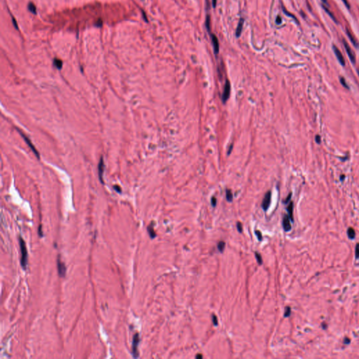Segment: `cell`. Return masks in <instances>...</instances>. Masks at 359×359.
<instances>
[{
	"label": "cell",
	"instance_id": "cell-1",
	"mask_svg": "<svg viewBox=\"0 0 359 359\" xmlns=\"http://www.w3.org/2000/svg\"><path fill=\"white\" fill-rule=\"evenodd\" d=\"M19 243H20L21 251V266L24 270H26L27 265H28V250H27L25 243L21 236H19Z\"/></svg>",
	"mask_w": 359,
	"mask_h": 359
},
{
	"label": "cell",
	"instance_id": "cell-2",
	"mask_svg": "<svg viewBox=\"0 0 359 359\" xmlns=\"http://www.w3.org/2000/svg\"><path fill=\"white\" fill-rule=\"evenodd\" d=\"M139 342H140L139 334L138 333L135 334L134 336H133V344H132V353H133V356L134 357V358H138V357L139 356V353H138V350Z\"/></svg>",
	"mask_w": 359,
	"mask_h": 359
},
{
	"label": "cell",
	"instance_id": "cell-3",
	"mask_svg": "<svg viewBox=\"0 0 359 359\" xmlns=\"http://www.w3.org/2000/svg\"><path fill=\"white\" fill-rule=\"evenodd\" d=\"M57 267H58V273H59L60 276L61 277H64L65 276V273H66V266H65V264L62 262L61 260H60V257H58V259H57Z\"/></svg>",
	"mask_w": 359,
	"mask_h": 359
},
{
	"label": "cell",
	"instance_id": "cell-4",
	"mask_svg": "<svg viewBox=\"0 0 359 359\" xmlns=\"http://www.w3.org/2000/svg\"><path fill=\"white\" fill-rule=\"evenodd\" d=\"M230 83L228 80H227L226 83H225V88H224L223 98H222V99H223V101L224 102H225L227 100H228L229 97H230Z\"/></svg>",
	"mask_w": 359,
	"mask_h": 359
},
{
	"label": "cell",
	"instance_id": "cell-5",
	"mask_svg": "<svg viewBox=\"0 0 359 359\" xmlns=\"http://www.w3.org/2000/svg\"><path fill=\"white\" fill-rule=\"evenodd\" d=\"M343 44H344V47H345L346 53H347L349 59L351 60V61L352 62V63L354 64L355 63H356V57H355L354 53H353L352 50H351V47L348 45V44L346 43V42L345 40H343Z\"/></svg>",
	"mask_w": 359,
	"mask_h": 359
},
{
	"label": "cell",
	"instance_id": "cell-6",
	"mask_svg": "<svg viewBox=\"0 0 359 359\" xmlns=\"http://www.w3.org/2000/svg\"><path fill=\"white\" fill-rule=\"evenodd\" d=\"M270 203H271V192H268L266 193L265 196L264 197V199L262 201V208L264 209V211H266V210L268 209V208H269Z\"/></svg>",
	"mask_w": 359,
	"mask_h": 359
},
{
	"label": "cell",
	"instance_id": "cell-7",
	"mask_svg": "<svg viewBox=\"0 0 359 359\" xmlns=\"http://www.w3.org/2000/svg\"><path fill=\"white\" fill-rule=\"evenodd\" d=\"M333 51L334 52H335V54L336 57H337V60H339V62L340 63L341 65L344 66V65H345V60H344V56H343L341 51H339V49L337 47H335V46H333Z\"/></svg>",
	"mask_w": 359,
	"mask_h": 359
},
{
	"label": "cell",
	"instance_id": "cell-8",
	"mask_svg": "<svg viewBox=\"0 0 359 359\" xmlns=\"http://www.w3.org/2000/svg\"><path fill=\"white\" fill-rule=\"evenodd\" d=\"M19 133H20L21 136H22L23 138V139L25 140V141L26 142L27 144H28V145H29V147H30V148H31V150H33V152H34V153H35V155H36L37 157L38 158V159H40V154H39V152H37V150H36V148H35V146H34L33 144H32V142L30 141V140L28 138V137L25 136L23 133H22V132H20H20H19Z\"/></svg>",
	"mask_w": 359,
	"mask_h": 359
},
{
	"label": "cell",
	"instance_id": "cell-9",
	"mask_svg": "<svg viewBox=\"0 0 359 359\" xmlns=\"http://www.w3.org/2000/svg\"><path fill=\"white\" fill-rule=\"evenodd\" d=\"M104 168H105V164H104V161H103L102 157L100 158V162H99L98 164V175H99V177H100V182L103 183V173H104Z\"/></svg>",
	"mask_w": 359,
	"mask_h": 359
},
{
	"label": "cell",
	"instance_id": "cell-10",
	"mask_svg": "<svg viewBox=\"0 0 359 359\" xmlns=\"http://www.w3.org/2000/svg\"><path fill=\"white\" fill-rule=\"evenodd\" d=\"M211 40H212L214 52L216 54H218L219 53V42H218L217 37L213 34H211Z\"/></svg>",
	"mask_w": 359,
	"mask_h": 359
},
{
	"label": "cell",
	"instance_id": "cell-11",
	"mask_svg": "<svg viewBox=\"0 0 359 359\" xmlns=\"http://www.w3.org/2000/svg\"><path fill=\"white\" fill-rule=\"evenodd\" d=\"M290 218L288 216H285L283 217V226L284 230L286 232H288L291 229L290 221Z\"/></svg>",
	"mask_w": 359,
	"mask_h": 359
},
{
	"label": "cell",
	"instance_id": "cell-12",
	"mask_svg": "<svg viewBox=\"0 0 359 359\" xmlns=\"http://www.w3.org/2000/svg\"><path fill=\"white\" fill-rule=\"evenodd\" d=\"M243 23H244V19L241 18L239 22V24H238L237 28H236V37H239L240 35H241V32H242Z\"/></svg>",
	"mask_w": 359,
	"mask_h": 359
},
{
	"label": "cell",
	"instance_id": "cell-13",
	"mask_svg": "<svg viewBox=\"0 0 359 359\" xmlns=\"http://www.w3.org/2000/svg\"><path fill=\"white\" fill-rule=\"evenodd\" d=\"M346 35H347L348 37H349L350 41L351 42V43L353 44V46H354L355 47L358 48V43L357 42V41L355 40V38L352 36L351 33H350V31L348 29H346Z\"/></svg>",
	"mask_w": 359,
	"mask_h": 359
},
{
	"label": "cell",
	"instance_id": "cell-14",
	"mask_svg": "<svg viewBox=\"0 0 359 359\" xmlns=\"http://www.w3.org/2000/svg\"><path fill=\"white\" fill-rule=\"evenodd\" d=\"M287 210H288V216H289L290 219L292 220V221H293V202H290V204L287 208Z\"/></svg>",
	"mask_w": 359,
	"mask_h": 359
},
{
	"label": "cell",
	"instance_id": "cell-15",
	"mask_svg": "<svg viewBox=\"0 0 359 359\" xmlns=\"http://www.w3.org/2000/svg\"><path fill=\"white\" fill-rule=\"evenodd\" d=\"M347 234H348V236H349V239H354L355 236H356V232H355V230H353L352 227H349V228L348 229Z\"/></svg>",
	"mask_w": 359,
	"mask_h": 359
},
{
	"label": "cell",
	"instance_id": "cell-16",
	"mask_svg": "<svg viewBox=\"0 0 359 359\" xmlns=\"http://www.w3.org/2000/svg\"><path fill=\"white\" fill-rule=\"evenodd\" d=\"M147 231H148V233L149 234H150V237L152 238V239H154L156 236V233L154 230L153 226H152V225H150V226L147 227Z\"/></svg>",
	"mask_w": 359,
	"mask_h": 359
},
{
	"label": "cell",
	"instance_id": "cell-17",
	"mask_svg": "<svg viewBox=\"0 0 359 359\" xmlns=\"http://www.w3.org/2000/svg\"><path fill=\"white\" fill-rule=\"evenodd\" d=\"M53 63H54V65L58 69H61L62 66H63V62H62L60 60L58 59V58H55L54 61H53Z\"/></svg>",
	"mask_w": 359,
	"mask_h": 359
},
{
	"label": "cell",
	"instance_id": "cell-18",
	"mask_svg": "<svg viewBox=\"0 0 359 359\" xmlns=\"http://www.w3.org/2000/svg\"><path fill=\"white\" fill-rule=\"evenodd\" d=\"M323 8H324V10H325V11H326L327 12V13H328V14H329V16H330V17H331V18H333V20L334 21H335V22H336V23H337V19H336V18H335V16H334V15H333V13H332V12H331V11H330L329 9H328V8H327V7H326V6H325V5H323Z\"/></svg>",
	"mask_w": 359,
	"mask_h": 359
},
{
	"label": "cell",
	"instance_id": "cell-19",
	"mask_svg": "<svg viewBox=\"0 0 359 359\" xmlns=\"http://www.w3.org/2000/svg\"><path fill=\"white\" fill-rule=\"evenodd\" d=\"M205 23L206 28H207L208 31L210 33V29H211V17H210L208 15H207V16H206Z\"/></svg>",
	"mask_w": 359,
	"mask_h": 359
},
{
	"label": "cell",
	"instance_id": "cell-20",
	"mask_svg": "<svg viewBox=\"0 0 359 359\" xmlns=\"http://www.w3.org/2000/svg\"><path fill=\"white\" fill-rule=\"evenodd\" d=\"M28 9L30 12H32L33 13H36V6H35V4L33 3H30L29 4H28Z\"/></svg>",
	"mask_w": 359,
	"mask_h": 359
},
{
	"label": "cell",
	"instance_id": "cell-21",
	"mask_svg": "<svg viewBox=\"0 0 359 359\" xmlns=\"http://www.w3.org/2000/svg\"><path fill=\"white\" fill-rule=\"evenodd\" d=\"M226 197H227V200L228 201L231 202L233 199V194L232 193V192H231L230 189H227L226 192Z\"/></svg>",
	"mask_w": 359,
	"mask_h": 359
},
{
	"label": "cell",
	"instance_id": "cell-22",
	"mask_svg": "<svg viewBox=\"0 0 359 359\" xmlns=\"http://www.w3.org/2000/svg\"><path fill=\"white\" fill-rule=\"evenodd\" d=\"M225 243L224 242V241H220V242L218 243V250H219L220 252H223L224 249H225Z\"/></svg>",
	"mask_w": 359,
	"mask_h": 359
},
{
	"label": "cell",
	"instance_id": "cell-23",
	"mask_svg": "<svg viewBox=\"0 0 359 359\" xmlns=\"http://www.w3.org/2000/svg\"><path fill=\"white\" fill-rule=\"evenodd\" d=\"M255 257H256L257 262L259 263V264H262V257H261V255L258 254L257 253H255Z\"/></svg>",
	"mask_w": 359,
	"mask_h": 359
},
{
	"label": "cell",
	"instance_id": "cell-24",
	"mask_svg": "<svg viewBox=\"0 0 359 359\" xmlns=\"http://www.w3.org/2000/svg\"><path fill=\"white\" fill-rule=\"evenodd\" d=\"M355 256L356 258H359V243L356 245V249H355Z\"/></svg>",
	"mask_w": 359,
	"mask_h": 359
},
{
	"label": "cell",
	"instance_id": "cell-25",
	"mask_svg": "<svg viewBox=\"0 0 359 359\" xmlns=\"http://www.w3.org/2000/svg\"><path fill=\"white\" fill-rule=\"evenodd\" d=\"M290 307H287V308L286 309V312L285 314H284V316H285V317H288V316H290Z\"/></svg>",
	"mask_w": 359,
	"mask_h": 359
},
{
	"label": "cell",
	"instance_id": "cell-26",
	"mask_svg": "<svg viewBox=\"0 0 359 359\" xmlns=\"http://www.w3.org/2000/svg\"><path fill=\"white\" fill-rule=\"evenodd\" d=\"M255 234H256V235H257V239H258L259 241H261V240L262 239V234H261L260 232H259V231H255Z\"/></svg>",
	"mask_w": 359,
	"mask_h": 359
},
{
	"label": "cell",
	"instance_id": "cell-27",
	"mask_svg": "<svg viewBox=\"0 0 359 359\" xmlns=\"http://www.w3.org/2000/svg\"><path fill=\"white\" fill-rule=\"evenodd\" d=\"M236 226H237L238 231H239V232H242V225H241V223H237V225H236Z\"/></svg>",
	"mask_w": 359,
	"mask_h": 359
},
{
	"label": "cell",
	"instance_id": "cell-28",
	"mask_svg": "<svg viewBox=\"0 0 359 359\" xmlns=\"http://www.w3.org/2000/svg\"><path fill=\"white\" fill-rule=\"evenodd\" d=\"M213 323H214L215 326H217V325H218V318H217L216 316H215V315L213 316Z\"/></svg>",
	"mask_w": 359,
	"mask_h": 359
},
{
	"label": "cell",
	"instance_id": "cell-29",
	"mask_svg": "<svg viewBox=\"0 0 359 359\" xmlns=\"http://www.w3.org/2000/svg\"><path fill=\"white\" fill-rule=\"evenodd\" d=\"M340 81H341V83L344 86L345 88H348V86L346 85V83L345 82V79H344V78H340Z\"/></svg>",
	"mask_w": 359,
	"mask_h": 359
},
{
	"label": "cell",
	"instance_id": "cell-30",
	"mask_svg": "<svg viewBox=\"0 0 359 359\" xmlns=\"http://www.w3.org/2000/svg\"><path fill=\"white\" fill-rule=\"evenodd\" d=\"M342 1H343V3L344 4V5H345V6L347 7V8L349 9V8H350V4L349 3V1H348V0H342Z\"/></svg>",
	"mask_w": 359,
	"mask_h": 359
},
{
	"label": "cell",
	"instance_id": "cell-31",
	"mask_svg": "<svg viewBox=\"0 0 359 359\" xmlns=\"http://www.w3.org/2000/svg\"><path fill=\"white\" fill-rule=\"evenodd\" d=\"M114 189L116 190L117 192H119V193L122 192V189H121V188H120L119 186L114 185Z\"/></svg>",
	"mask_w": 359,
	"mask_h": 359
},
{
	"label": "cell",
	"instance_id": "cell-32",
	"mask_svg": "<svg viewBox=\"0 0 359 359\" xmlns=\"http://www.w3.org/2000/svg\"><path fill=\"white\" fill-rule=\"evenodd\" d=\"M281 22H282L281 18L280 16H277L276 19V23L277 24H281Z\"/></svg>",
	"mask_w": 359,
	"mask_h": 359
},
{
	"label": "cell",
	"instance_id": "cell-33",
	"mask_svg": "<svg viewBox=\"0 0 359 359\" xmlns=\"http://www.w3.org/2000/svg\"><path fill=\"white\" fill-rule=\"evenodd\" d=\"M39 235H40L41 237L43 236V233H42V225H40V227H39Z\"/></svg>",
	"mask_w": 359,
	"mask_h": 359
},
{
	"label": "cell",
	"instance_id": "cell-34",
	"mask_svg": "<svg viewBox=\"0 0 359 359\" xmlns=\"http://www.w3.org/2000/svg\"><path fill=\"white\" fill-rule=\"evenodd\" d=\"M216 202H217L216 199L215 198V197H213V198H212V205H213V206H216Z\"/></svg>",
	"mask_w": 359,
	"mask_h": 359
},
{
	"label": "cell",
	"instance_id": "cell-35",
	"mask_svg": "<svg viewBox=\"0 0 359 359\" xmlns=\"http://www.w3.org/2000/svg\"><path fill=\"white\" fill-rule=\"evenodd\" d=\"M283 9H284V8H283ZM284 13H285L286 14V15H288V16H292V17L293 18H295V20H297V19H296V18H295V16H293V15H292V14H290V13H288V12H287V11H286V10H285V9H284Z\"/></svg>",
	"mask_w": 359,
	"mask_h": 359
},
{
	"label": "cell",
	"instance_id": "cell-36",
	"mask_svg": "<svg viewBox=\"0 0 359 359\" xmlns=\"http://www.w3.org/2000/svg\"><path fill=\"white\" fill-rule=\"evenodd\" d=\"M212 4H213V6L216 7V4H217V0H212Z\"/></svg>",
	"mask_w": 359,
	"mask_h": 359
},
{
	"label": "cell",
	"instance_id": "cell-37",
	"mask_svg": "<svg viewBox=\"0 0 359 359\" xmlns=\"http://www.w3.org/2000/svg\"><path fill=\"white\" fill-rule=\"evenodd\" d=\"M349 342H350V339H348V338H345V339H344V342L345 343V344H349Z\"/></svg>",
	"mask_w": 359,
	"mask_h": 359
},
{
	"label": "cell",
	"instance_id": "cell-38",
	"mask_svg": "<svg viewBox=\"0 0 359 359\" xmlns=\"http://www.w3.org/2000/svg\"><path fill=\"white\" fill-rule=\"evenodd\" d=\"M316 141H317V143H320V141H321V138H320V137L319 136H316Z\"/></svg>",
	"mask_w": 359,
	"mask_h": 359
},
{
	"label": "cell",
	"instance_id": "cell-39",
	"mask_svg": "<svg viewBox=\"0 0 359 359\" xmlns=\"http://www.w3.org/2000/svg\"><path fill=\"white\" fill-rule=\"evenodd\" d=\"M196 358H203V356H202L201 355V354H198V355H197V356H196Z\"/></svg>",
	"mask_w": 359,
	"mask_h": 359
},
{
	"label": "cell",
	"instance_id": "cell-40",
	"mask_svg": "<svg viewBox=\"0 0 359 359\" xmlns=\"http://www.w3.org/2000/svg\"><path fill=\"white\" fill-rule=\"evenodd\" d=\"M322 1H323V2H324V3H326V4H328V2H327V0H322Z\"/></svg>",
	"mask_w": 359,
	"mask_h": 359
},
{
	"label": "cell",
	"instance_id": "cell-41",
	"mask_svg": "<svg viewBox=\"0 0 359 359\" xmlns=\"http://www.w3.org/2000/svg\"><path fill=\"white\" fill-rule=\"evenodd\" d=\"M358 75H359V71H358Z\"/></svg>",
	"mask_w": 359,
	"mask_h": 359
}]
</instances>
